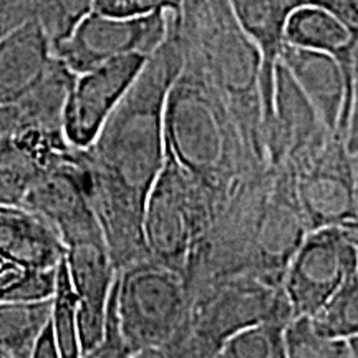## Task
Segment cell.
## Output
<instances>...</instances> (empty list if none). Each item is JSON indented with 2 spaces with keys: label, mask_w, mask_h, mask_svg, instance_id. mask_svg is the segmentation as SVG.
Segmentation results:
<instances>
[{
  "label": "cell",
  "mask_w": 358,
  "mask_h": 358,
  "mask_svg": "<svg viewBox=\"0 0 358 358\" xmlns=\"http://www.w3.org/2000/svg\"><path fill=\"white\" fill-rule=\"evenodd\" d=\"M307 232L289 166L268 164L241 182L194 245L185 274L187 290L239 274L282 285Z\"/></svg>",
  "instance_id": "2"
},
{
  "label": "cell",
  "mask_w": 358,
  "mask_h": 358,
  "mask_svg": "<svg viewBox=\"0 0 358 358\" xmlns=\"http://www.w3.org/2000/svg\"><path fill=\"white\" fill-rule=\"evenodd\" d=\"M90 357H129L128 347L124 343L122 325H120L118 312H116V302H115V284L111 289L108 306H106L105 313V324H103V335L101 342L95 350L90 353Z\"/></svg>",
  "instance_id": "25"
},
{
  "label": "cell",
  "mask_w": 358,
  "mask_h": 358,
  "mask_svg": "<svg viewBox=\"0 0 358 358\" xmlns=\"http://www.w3.org/2000/svg\"><path fill=\"white\" fill-rule=\"evenodd\" d=\"M231 12L261 53V96L264 133L274 122V75L290 13L285 0H227Z\"/></svg>",
  "instance_id": "15"
},
{
  "label": "cell",
  "mask_w": 358,
  "mask_h": 358,
  "mask_svg": "<svg viewBox=\"0 0 358 358\" xmlns=\"http://www.w3.org/2000/svg\"><path fill=\"white\" fill-rule=\"evenodd\" d=\"M284 342L289 358H353L348 340L320 335L310 315H294L285 325Z\"/></svg>",
  "instance_id": "21"
},
{
  "label": "cell",
  "mask_w": 358,
  "mask_h": 358,
  "mask_svg": "<svg viewBox=\"0 0 358 358\" xmlns=\"http://www.w3.org/2000/svg\"><path fill=\"white\" fill-rule=\"evenodd\" d=\"M348 229H350V234L353 237V241H355V245H357V274H358V221H352V222H347Z\"/></svg>",
  "instance_id": "30"
},
{
  "label": "cell",
  "mask_w": 358,
  "mask_h": 358,
  "mask_svg": "<svg viewBox=\"0 0 358 358\" xmlns=\"http://www.w3.org/2000/svg\"><path fill=\"white\" fill-rule=\"evenodd\" d=\"M181 0H93V10L111 17H141L159 10H179Z\"/></svg>",
  "instance_id": "24"
},
{
  "label": "cell",
  "mask_w": 358,
  "mask_h": 358,
  "mask_svg": "<svg viewBox=\"0 0 358 358\" xmlns=\"http://www.w3.org/2000/svg\"><path fill=\"white\" fill-rule=\"evenodd\" d=\"M146 58L141 53H128L77 75L62 111V128L71 146L83 150L92 145Z\"/></svg>",
  "instance_id": "11"
},
{
  "label": "cell",
  "mask_w": 358,
  "mask_h": 358,
  "mask_svg": "<svg viewBox=\"0 0 358 358\" xmlns=\"http://www.w3.org/2000/svg\"><path fill=\"white\" fill-rule=\"evenodd\" d=\"M178 12H168L166 37L92 145L80 150L88 199L116 271L148 259L143 214L164 163L166 96L185 60Z\"/></svg>",
  "instance_id": "1"
},
{
  "label": "cell",
  "mask_w": 358,
  "mask_h": 358,
  "mask_svg": "<svg viewBox=\"0 0 358 358\" xmlns=\"http://www.w3.org/2000/svg\"><path fill=\"white\" fill-rule=\"evenodd\" d=\"M279 62L310 101L322 123L330 131H340L347 138L348 83L335 57L312 48L282 43Z\"/></svg>",
  "instance_id": "13"
},
{
  "label": "cell",
  "mask_w": 358,
  "mask_h": 358,
  "mask_svg": "<svg viewBox=\"0 0 358 358\" xmlns=\"http://www.w3.org/2000/svg\"><path fill=\"white\" fill-rule=\"evenodd\" d=\"M284 42L297 47L312 48L335 57L342 66L348 83L350 106V57L353 30L337 19L332 12L322 7L294 8L284 27ZM350 113V111H348Z\"/></svg>",
  "instance_id": "16"
},
{
  "label": "cell",
  "mask_w": 358,
  "mask_h": 358,
  "mask_svg": "<svg viewBox=\"0 0 358 358\" xmlns=\"http://www.w3.org/2000/svg\"><path fill=\"white\" fill-rule=\"evenodd\" d=\"M353 156V173H355V198H357V221H358V153Z\"/></svg>",
  "instance_id": "31"
},
{
  "label": "cell",
  "mask_w": 358,
  "mask_h": 358,
  "mask_svg": "<svg viewBox=\"0 0 358 358\" xmlns=\"http://www.w3.org/2000/svg\"><path fill=\"white\" fill-rule=\"evenodd\" d=\"M65 244L50 222L25 206L0 203V257L32 271H57Z\"/></svg>",
  "instance_id": "14"
},
{
  "label": "cell",
  "mask_w": 358,
  "mask_h": 358,
  "mask_svg": "<svg viewBox=\"0 0 358 358\" xmlns=\"http://www.w3.org/2000/svg\"><path fill=\"white\" fill-rule=\"evenodd\" d=\"M168 12L123 19L92 10L52 48L53 55L77 75L128 53L150 57L166 37Z\"/></svg>",
  "instance_id": "10"
},
{
  "label": "cell",
  "mask_w": 358,
  "mask_h": 358,
  "mask_svg": "<svg viewBox=\"0 0 358 358\" xmlns=\"http://www.w3.org/2000/svg\"><path fill=\"white\" fill-rule=\"evenodd\" d=\"M182 48L199 62L239 129L245 150L267 166L261 96V53L232 15L227 0H181Z\"/></svg>",
  "instance_id": "4"
},
{
  "label": "cell",
  "mask_w": 358,
  "mask_h": 358,
  "mask_svg": "<svg viewBox=\"0 0 358 358\" xmlns=\"http://www.w3.org/2000/svg\"><path fill=\"white\" fill-rule=\"evenodd\" d=\"M65 262L78 299V338L82 357L100 345L106 306L116 279V267L105 237L65 245Z\"/></svg>",
  "instance_id": "12"
},
{
  "label": "cell",
  "mask_w": 358,
  "mask_h": 358,
  "mask_svg": "<svg viewBox=\"0 0 358 358\" xmlns=\"http://www.w3.org/2000/svg\"><path fill=\"white\" fill-rule=\"evenodd\" d=\"M348 345H350V352L353 358H358V337H353L348 340Z\"/></svg>",
  "instance_id": "32"
},
{
  "label": "cell",
  "mask_w": 358,
  "mask_h": 358,
  "mask_svg": "<svg viewBox=\"0 0 358 358\" xmlns=\"http://www.w3.org/2000/svg\"><path fill=\"white\" fill-rule=\"evenodd\" d=\"M0 357H3V353H2V352H0Z\"/></svg>",
  "instance_id": "33"
},
{
  "label": "cell",
  "mask_w": 358,
  "mask_h": 358,
  "mask_svg": "<svg viewBox=\"0 0 358 358\" xmlns=\"http://www.w3.org/2000/svg\"><path fill=\"white\" fill-rule=\"evenodd\" d=\"M214 209L208 198L164 155L163 168L151 186L143 214V236L151 261L163 264L181 275L194 245L209 229Z\"/></svg>",
  "instance_id": "7"
},
{
  "label": "cell",
  "mask_w": 358,
  "mask_h": 358,
  "mask_svg": "<svg viewBox=\"0 0 358 358\" xmlns=\"http://www.w3.org/2000/svg\"><path fill=\"white\" fill-rule=\"evenodd\" d=\"M287 3L289 10L292 12L294 8H301V7H322L325 8L327 0H285Z\"/></svg>",
  "instance_id": "29"
},
{
  "label": "cell",
  "mask_w": 358,
  "mask_h": 358,
  "mask_svg": "<svg viewBox=\"0 0 358 358\" xmlns=\"http://www.w3.org/2000/svg\"><path fill=\"white\" fill-rule=\"evenodd\" d=\"M30 17L37 19L50 38L52 48L93 10V0H20Z\"/></svg>",
  "instance_id": "22"
},
{
  "label": "cell",
  "mask_w": 358,
  "mask_h": 358,
  "mask_svg": "<svg viewBox=\"0 0 358 358\" xmlns=\"http://www.w3.org/2000/svg\"><path fill=\"white\" fill-rule=\"evenodd\" d=\"M310 317L317 332L327 338L358 337V274L348 277Z\"/></svg>",
  "instance_id": "18"
},
{
  "label": "cell",
  "mask_w": 358,
  "mask_h": 358,
  "mask_svg": "<svg viewBox=\"0 0 358 358\" xmlns=\"http://www.w3.org/2000/svg\"><path fill=\"white\" fill-rule=\"evenodd\" d=\"M325 8L353 32L358 30V0H327Z\"/></svg>",
  "instance_id": "28"
},
{
  "label": "cell",
  "mask_w": 358,
  "mask_h": 358,
  "mask_svg": "<svg viewBox=\"0 0 358 358\" xmlns=\"http://www.w3.org/2000/svg\"><path fill=\"white\" fill-rule=\"evenodd\" d=\"M52 315V297L0 302V352L3 357H32L40 330Z\"/></svg>",
  "instance_id": "17"
},
{
  "label": "cell",
  "mask_w": 358,
  "mask_h": 358,
  "mask_svg": "<svg viewBox=\"0 0 358 358\" xmlns=\"http://www.w3.org/2000/svg\"><path fill=\"white\" fill-rule=\"evenodd\" d=\"M55 279L57 271H32L0 257V302L52 297Z\"/></svg>",
  "instance_id": "23"
},
{
  "label": "cell",
  "mask_w": 358,
  "mask_h": 358,
  "mask_svg": "<svg viewBox=\"0 0 358 358\" xmlns=\"http://www.w3.org/2000/svg\"><path fill=\"white\" fill-rule=\"evenodd\" d=\"M163 134L164 155L208 198L216 217L241 182L266 168L245 150L227 105L186 52L166 96Z\"/></svg>",
  "instance_id": "3"
},
{
  "label": "cell",
  "mask_w": 358,
  "mask_h": 358,
  "mask_svg": "<svg viewBox=\"0 0 358 358\" xmlns=\"http://www.w3.org/2000/svg\"><path fill=\"white\" fill-rule=\"evenodd\" d=\"M308 231L357 221L353 156L345 134L320 133L284 159Z\"/></svg>",
  "instance_id": "8"
},
{
  "label": "cell",
  "mask_w": 358,
  "mask_h": 358,
  "mask_svg": "<svg viewBox=\"0 0 358 358\" xmlns=\"http://www.w3.org/2000/svg\"><path fill=\"white\" fill-rule=\"evenodd\" d=\"M32 357L35 358H57L60 357V348H58L57 335L53 330L52 320L47 322V325L40 330L37 340H35L32 348Z\"/></svg>",
  "instance_id": "27"
},
{
  "label": "cell",
  "mask_w": 358,
  "mask_h": 358,
  "mask_svg": "<svg viewBox=\"0 0 358 358\" xmlns=\"http://www.w3.org/2000/svg\"><path fill=\"white\" fill-rule=\"evenodd\" d=\"M357 274V245L347 224L308 231L285 268L282 287L294 315H313Z\"/></svg>",
  "instance_id": "9"
},
{
  "label": "cell",
  "mask_w": 358,
  "mask_h": 358,
  "mask_svg": "<svg viewBox=\"0 0 358 358\" xmlns=\"http://www.w3.org/2000/svg\"><path fill=\"white\" fill-rule=\"evenodd\" d=\"M347 148L352 155L358 153V30L353 32L350 57V113L347 127Z\"/></svg>",
  "instance_id": "26"
},
{
  "label": "cell",
  "mask_w": 358,
  "mask_h": 358,
  "mask_svg": "<svg viewBox=\"0 0 358 358\" xmlns=\"http://www.w3.org/2000/svg\"><path fill=\"white\" fill-rule=\"evenodd\" d=\"M115 302L129 357H174L189 317L185 275L150 257L136 261L116 272Z\"/></svg>",
  "instance_id": "5"
},
{
  "label": "cell",
  "mask_w": 358,
  "mask_h": 358,
  "mask_svg": "<svg viewBox=\"0 0 358 358\" xmlns=\"http://www.w3.org/2000/svg\"><path fill=\"white\" fill-rule=\"evenodd\" d=\"M185 340L174 357H217L222 343L244 327L294 317L282 285L239 274L209 282L189 294Z\"/></svg>",
  "instance_id": "6"
},
{
  "label": "cell",
  "mask_w": 358,
  "mask_h": 358,
  "mask_svg": "<svg viewBox=\"0 0 358 358\" xmlns=\"http://www.w3.org/2000/svg\"><path fill=\"white\" fill-rule=\"evenodd\" d=\"M289 320L268 319L244 327L222 343L217 357L285 358V325Z\"/></svg>",
  "instance_id": "19"
},
{
  "label": "cell",
  "mask_w": 358,
  "mask_h": 358,
  "mask_svg": "<svg viewBox=\"0 0 358 358\" xmlns=\"http://www.w3.org/2000/svg\"><path fill=\"white\" fill-rule=\"evenodd\" d=\"M50 320L57 335L60 357H82L78 338V299L73 285H71L65 257L57 268Z\"/></svg>",
  "instance_id": "20"
}]
</instances>
